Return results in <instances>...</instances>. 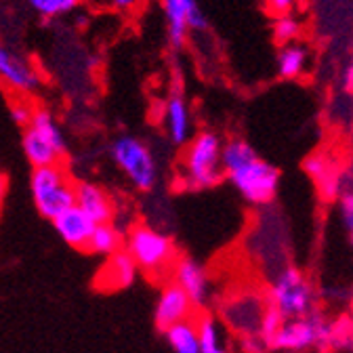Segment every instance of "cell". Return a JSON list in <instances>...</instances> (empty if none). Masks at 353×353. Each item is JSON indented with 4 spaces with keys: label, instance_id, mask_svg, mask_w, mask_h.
Returning <instances> with one entry per match:
<instances>
[{
    "label": "cell",
    "instance_id": "obj_35",
    "mask_svg": "<svg viewBox=\"0 0 353 353\" xmlns=\"http://www.w3.org/2000/svg\"><path fill=\"white\" fill-rule=\"evenodd\" d=\"M351 95H353V91H351Z\"/></svg>",
    "mask_w": 353,
    "mask_h": 353
},
{
    "label": "cell",
    "instance_id": "obj_11",
    "mask_svg": "<svg viewBox=\"0 0 353 353\" xmlns=\"http://www.w3.org/2000/svg\"><path fill=\"white\" fill-rule=\"evenodd\" d=\"M0 80L19 95H32L42 84V76L30 59L5 42H0Z\"/></svg>",
    "mask_w": 353,
    "mask_h": 353
},
{
    "label": "cell",
    "instance_id": "obj_15",
    "mask_svg": "<svg viewBox=\"0 0 353 353\" xmlns=\"http://www.w3.org/2000/svg\"><path fill=\"white\" fill-rule=\"evenodd\" d=\"M53 228L68 246L76 250H86L88 240H91V234L95 230V223L74 204L72 208L63 210L61 214L53 219Z\"/></svg>",
    "mask_w": 353,
    "mask_h": 353
},
{
    "label": "cell",
    "instance_id": "obj_21",
    "mask_svg": "<svg viewBox=\"0 0 353 353\" xmlns=\"http://www.w3.org/2000/svg\"><path fill=\"white\" fill-rule=\"evenodd\" d=\"M196 328L200 339V353H232L223 334V326L219 324V320L208 314H202L196 320Z\"/></svg>",
    "mask_w": 353,
    "mask_h": 353
},
{
    "label": "cell",
    "instance_id": "obj_25",
    "mask_svg": "<svg viewBox=\"0 0 353 353\" xmlns=\"http://www.w3.org/2000/svg\"><path fill=\"white\" fill-rule=\"evenodd\" d=\"M26 5L42 19H55L74 13L80 5V0H26Z\"/></svg>",
    "mask_w": 353,
    "mask_h": 353
},
{
    "label": "cell",
    "instance_id": "obj_22",
    "mask_svg": "<svg viewBox=\"0 0 353 353\" xmlns=\"http://www.w3.org/2000/svg\"><path fill=\"white\" fill-rule=\"evenodd\" d=\"M124 248V234L114 223H99L95 225L91 240H88L86 250L99 254V256H112L114 252Z\"/></svg>",
    "mask_w": 353,
    "mask_h": 353
},
{
    "label": "cell",
    "instance_id": "obj_5",
    "mask_svg": "<svg viewBox=\"0 0 353 353\" xmlns=\"http://www.w3.org/2000/svg\"><path fill=\"white\" fill-rule=\"evenodd\" d=\"M110 158L120 168V172L139 192H152L158 185V162L152 150L137 137L120 135L110 145Z\"/></svg>",
    "mask_w": 353,
    "mask_h": 353
},
{
    "label": "cell",
    "instance_id": "obj_29",
    "mask_svg": "<svg viewBox=\"0 0 353 353\" xmlns=\"http://www.w3.org/2000/svg\"><path fill=\"white\" fill-rule=\"evenodd\" d=\"M93 5L103 7V9H112V11H120V13H132L141 7L143 0H91Z\"/></svg>",
    "mask_w": 353,
    "mask_h": 353
},
{
    "label": "cell",
    "instance_id": "obj_12",
    "mask_svg": "<svg viewBox=\"0 0 353 353\" xmlns=\"http://www.w3.org/2000/svg\"><path fill=\"white\" fill-rule=\"evenodd\" d=\"M196 314V309L190 301V296L183 292V288L179 284L164 282V286L158 292L156 299V309H154V324L160 332H164L166 328L179 324V322H188L192 320Z\"/></svg>",
    "mask_w": 353,
    "mask_h": 353
},
{
    "label": "cell",
    "instance_id": "obj_10",
    "mask_svg": "<svg viewBox=\"0 0 353 353\" xmlns=\"http://www.w3.org/2000/svg\"><path fill=\"white\" fill-rule=\"evenodd\" d=\"M170 274L172 282L179 284L190 296L196 312H206L212 301V282L204 265L192 256H176Z\"/></svg>",
    "mask_w": 353,
    "mask_h": 353
},
{
    "label": "cell",
    "instance_id": "obj_19",
    "mask_svg": "<svg viewBox=\"0 0 353 353\" xmlns=\"http://www.w3.org/2000/svg\"><path fill=\"white\" fill-rule=\"evenodd\" d=\"M309 68V49L301 42H290L284 44L278 51L276 57V70L278 76L284 80H294L299 76H303Z\"/></svg>",
    "mask_w": 353,
    "mask_h": 353
},
{
    "label": "cell",
    "instance_id": "obj_14",
    "mask_svg": "<svg viewBox=\"0 0 353 353\" xmlns=\"http://www.w3.org/2000/svg\"><path fill=\"white\" fill-rule=\"evenodd\" d=\"M74 200H76V206L88 219H91L95 225H99V223H112L114 212H116L114 200L97 183H88V181L76 183L74 185Z\"/></svg>",
    "mask_w": 353,
    "mask_h": 353
},
{
    "label": "cell",
    "instance_id": "obj_18",
    "mask_svg": "<svg viewBox=\"0 0 353 353\" xmlns=\"http://www.w3.org/2000/svg\"><path fill=\"white\" fill-rule=\"evenodd\" d=\"M21 150L28 158V162L34 168H42V166H53V164H61V156L57 154V150L47 141L42 139L36 130H32L30 126H26L23 137H21Z\"/></svg>",
    "mask_w": 353,
    "mask_h": 353
},
{
    "label": "cell",
    "instance_id": "obj_24",
    "mask_svg": "<svg viewBox=\"0 0 353 353\" xmlns=\"http://www.w3.org/2000/svg\"><path fill=\"white\" fill-rule=\"evenodd\" d=\"M339 216L341 228L347 236V242L353 250V168L345 170V185L339 196Z\"/></svg>",
    "mask_w": 353,
    "mask_h": 353
},
{
    "label": "cell",
    "instance_id": "obj_2",
    "mask_svg": "<svg viewBox=\"0 0 353 353\" xmlns=\"http://www.w3.org/2000/svg\"><path fill=\"white\" fill-rule=\"evenodd\" d=\"M265 296L270 307H274L284 320L305 318L318 312V290L314 282L303 270L292 265H286L274 274Z\"/></svg>",
    "mask_w": 353,
    "mask_h": 353
},
{
    "label": "cell",
    "instance_id": "obj_3",
    "mask_svg": "<svg viewBox=\"0 0 353 353\" xmlns=\"http://www.w3.org/2000/svg\"><path fill=\"white\" fill-rule=\"evenodd\" d=\"M124 250L137 263V270L152 278L166 276L176 261V248L170 236L150 225H135L124 238Z\"/></svg>",
    "mask_w": 353,
    "mask_h": 353
},
{
    "label": "cell",
    "instance_id": "obj_6",
    "mask_svg": "<svg viewBox=\"0 0 353 353\" xmlns=\"http://www.w3.org/2000/svg\"><path fill=\"white\" fill-rule=\"evenodd\" d=\"M30 194L36 210L51 221L76 204L74 183L61 164L34 168L30 174Z\"/></svg>",
    "mask_w": 353,
    "mask_h": 353
},
{
    "label": "cell",
    "instance_id": "obj_27",
    "mask_svg": "<svg viewBox=\"0 0 353 353\" xmlns=\"http://www.w3.org/2000/svg\"><path fill=\"white\" fill-rule=\"evenodd\" d=\"M282 322H284V318L276 312L274 307H270V305H268V309H265V314H263V320H261V326H259V336L265 341V345H268V349H270L272 339H274V336H276V332L280 330Z\"/></svg>",
    "mask_w": 353,
    "mask_h": 353
},
{
    "label": "cell",
    "instance_id": "obj_1",
    "mask_svg": "<svg viewBox=\"0 0 353 353\" xmlns=\"http://www.w3.org/2000/svg\"><path fill=\"white\" fill-rule=\"evenodd\" d=\"M223 176L252 206H270L280 188V170L263 160L244 139H230L221 150Z\"/></svg>",
    "mask_w": 353,
    "mask_h": 353
},
{
    "label": "cell",
    "instance_id": "obj_7",
    "mask_svg": "<svg viewBox=\"0 0 353 353\" xmlns=\"http://www.w3.org/2000/svg\"><path fill=\"white\" fill-rule=\"evenodd\" d=\"M330 322L320 314L314 312L312 316L284 320L280 330L270 343L272 351H286V353H301L307 349L326 351Z\"/></svg>",
    "mask_w": 353,
    "mask_h": 353
},
{
    "label": "cell",
    "instance_id": "obj_32",
    "mask_svg": "<svg viewBox=\"0 0 353 353\" xmlns=\"http://www.w3.org/2000/svg\"><path fill=\"white\" fill-rule=\"evenodd\" d=\"M341 82L345 88H349V91H353V57L349 59V63L343 68V74H341Z\"/></svg>",
    "mask_w": 353,
    "mask_h": 353
},
{
    "label": "cell",
    "instance_id": "obj_4",
    "mask_svg": "<svg viewBox=\"0 0 353 353\" xmlns=\"http://www.w3.org/2000/svg\"><path fill=\"white\" fill-rule=\"evenodd\" d=\"M221 150H223V141L219 135L210 130L198 132L183 154L185 185L194 190H212L225 179L223 166H221Z\"/></svg>",
    "mask_w": 353,
    "mask_h": 353
},
{
    "label": "cell",
    "instance_id": "obj_30",
    "mask_svg": "<svg viewBox=\"0 0 353 353\" xmlns=\"http://www.w3.org/2000/svg\"><path fill=\"white\" fill-rule=\"evenodd\" d=\"M238 349L240 353H265L268 345L259 334H248V336H238Z\"/></svg>",
    "mask_w": 353,
    "mask_h": 353
},
{
    "label": "cell",
    "instance_id": "obj_9",
    "mask_svg": "<svg viewBox=\"0 0 353 353\" xmlns=\"http://www.w3.org/2000/svg\"><path fill=\"white\" fill-rule=\"evenodd\" d=\"M166 38L174 51H181L188 44V32H202L208 28V21L198 5V0H160Z\"/></svg>",
    "mask_w": 353,
    "mask_h": 353
},
{
    "label": "cell",
    "instance_id": "obj_23",
    "mask_svg": "<svg viewBox=\"0 0 353 353\" xmlns=\"http://www.w3.org/2000/svg\"><path fill=\"white\" fill-rule=\"evenodd\" d=\"M162 334L174 353H200V339H198V328L194 320L174 324L166 328Z\"/></svg>",
    "mask_w": 353,
    "mask_h": 353
},
{
    "label": "cell",
    "instance_id": "obj_33",
    "mask_svg": "<svg viewBox=\"0 0 353 353\" xmlns=\"http://www.w3.org/2000/svg\"><path fill=\"white\" fill-rule=\"evenodd\" d=\"M5 196H7V176L0 172V208L5 204Z\"/></svg>",
    "mask_w": 353,
    "mask_h": 353
},
{
    "label": "cell",
    "instance_id": "obj_17",
    "mask_svg": "<svg viewBox=\"0 0 353 353\" xmlns=\"http://www.w3.org/2000/svg\"><path fill=\"white\" fill-rule=\"evenodd\" d=\"M164 128H166V137L174 145H185L192 135V114L185 97L174 91L168 95L164 103Z\"/></svg>",
    "mask_w": 353,
    "mask_h": 353
},
{
    "label": "cell",
    "instance_id": "obj_28",
    "mask_svg": "<svg viewBox=\"0 0 353 353\" xmlns=\"http://www.w3.org/2000/svg\"><path fill=\"white\" fill-rule=\"evenodd\" d=\"M34 112H36V108H34V105L30 103V99H26V97H17V99L11 103V108H9V114H11L13 122L19 124V126H23V128L30 124Z\"/></svg>",
    "mask_w": 353,
    "mask_h": 353
},
{
    "label": "cell",
    "instance_id": "obj_8",
    "mask_svg": "<svg viewBox=\"0 0 353 353\" xmlns=\"http://www.w3.org/2000/svg\"><path fill=\"white\" fill-rule=\"evenodd\" d=\"M268 296L256 288H242L232 292L219 305V316L236 336L259 334V326L268 309Z\"/></svg>",
    "mask_w": 353,
    "mask_h": 353
},
{
    "label": "cell",
    "instance_id": "obj_26",
    "mask_svg": "<svg viewBox=\"0 0 353 353\" xmlns=\"http://www.w3.org/2000/svg\"><path fill=\"white\" fill-rule=\"evenodd\" d=\"M274 38L280 47L284 44H290V42H299L301 38V32H303V23L301 19L294 15V13H286V15H278L274 19Z\"/></svg>",
    "mask_w": 353,
    "mask_h": 353
},
{
    "label": "cell",
    "instance_id": "obj_31",
    "mask_svg": "<svg viewBox=\"0 0 353 353\" xmlns=\"http://www.w3.org/2000/svg\"><path fill=\"white\" fill-rule=\"evenodd\" d=\"M299 5V0H265V7L272 15H286V13H294Z\"/></svg>",
    "mask_w": 353,
    "mask_h": 353
},
{
    "label": "cell",
    "instance_id": "obj_34",
    "mask_svg": "<svg viewBox=\"0 0 353 353\" xmlns=\"http://www.w3.org/2000/svg\"><path fill=\"white\" fill-rule=\"evenodd\" d=\"M347 324H349V328H351V332H353V309H351V314H349V318H347Z\"/></svg>",
    "mask_w": 353,
    "mask_h": 353
},
{
    "label": "cell",
    "instance_id": "obj_20",
    "mask_svg": "<svg viewBox=\"0 0 353 353\" xmlns=\"http://www.w3.org/2000/svg\"><path fill=\"white\" fill-rule=\"evenodd\" d=\"M32 130H36L38 135L42 139H47L61 158L68 156V143H65V137H63V130L59 126V122L55 120V116L49 112V110H44V108H36L30 124H28Z\"/></svg>",
    "mask_w": 353,
    "mask_h": 353
},
{
    "label": "cell",
    "instance_id": "obj_16",
    "mask_svg": "<svg viewBox=\"0 0 353 353\" xmlns=\"http://www.w3.org/2000/svg\"><path fill=\"white\" fill-rule=\"evenodd\" d=\"M137 263L122 248L108 256L105 265L97 276V288L101 290H126L137 280Z\"/></svg>",
    "mask_w": 353,
    "mask_h": 353
},
{
    "label": "cell",
    "instance_id": "obj_13",
    "mask_svg": "<svg viewBox=\"0 0 353 353\" xmlns=\"http://www.w3.org/2000/svg\"><path fill=\"white\" fill-rule=\"evenodd\" d=\"M303 168L314 179L322 200H326V202H336L339 200V196L343 192V185H345V170L339 166V162L332 156H328V154H312L305 160Z\"/></svg>",
    "mask_w": 353,
    "mask_h": 353
}]
</instances>
